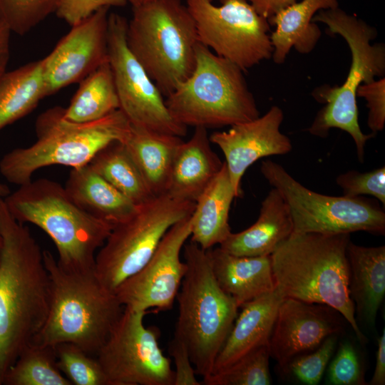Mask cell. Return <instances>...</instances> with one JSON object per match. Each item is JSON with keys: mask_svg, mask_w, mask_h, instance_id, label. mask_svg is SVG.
Returning <instances> with one entry per match:
<instances>
[{"mask_svg": "<svg viewBox=\"0 0 385 385\" xmlns=\"http://www.w3.org/2000/svg\"><path fill=\"white\" fill-rule=\"evenodd\" d=\"M337 7V0H301L270 18V25L275 26L270 34L274 62L284 63L292 47L301 54L312 51L322 36L312 21L314 16L319 10Z\"/></svg>", "mask_w": 385, "mask_h": 385, "instance_id": "cell-24", "label": "cell"}, {"mask_svg": "<svg viewBox=\"0 0 385 385\" xmlns=\"http://www.w3.org/2000/svg\"><path fill=\"white\" fill-rule=\"evenodd\" d=\"M186 0L199 42L244 72L272 58L270 25L247 0Z\"/></svg>", "mask_w": 385, "mask_h": 385, "instance_id": "cell-12", "label": "cell"}, {"mask_svg": "<svg viewBox=\"0 0 385 385\" xmlns=\"http://www.w3.org/2000/svg\"><path fill=\"white\" fill-rule=\"evenodd\" d=\"M0 385L22 349L42 328L50 279L43 251L0 197Z\"/></svg>", "mask_w": 385, "mask_h": 385, "instance_id": "cell-1", "label": "cell"}, {"mask_svg": "<svg viewBox=\"0 0 385 385\" xmlns=\"http://www.w3.org/2000/svg\"><path fill=\"white\" fill-rule=\"evenodd\" d=\"M192 74L166 97L173 118L185 126L220 128L260 116L244 71L199 43Z\"/></svg>", "mask_w": 385, "mask_h": 385, "instance_id": "cell-9", "label": "cell"}, {"mask_svg": "<svg viewBox=\"0 0 385 385\" xmlns=\"http://www.w3.org/2000/svg\"><path fill=\"white\" fill-rule=\"evenodd\" d=\"M190 235L191 215L167 231L148 262L115 290L124 307L145 312L172 309L187 270L180 252Z\"/></svg>", "mask_w": 385, "mask_h": 385, "instance_id": "cell-15", "label": "cell"}, {"mask_svg": "<svg viewBox=\"0 0 385 385\" xmlns=\"http://www.w3.org/2000/svg\"><path fill=\"white\" fill-rule=\"evenodd\" d=\"M346 256L355 314L369 329L374 328L385 294V246L364 247L349 241Z\"/></svg>", "mask_w": 385, "mask_h": 385, "instance_id": "cell-23", "label": "cell"}, {"mask_svg": "<svg viewBox=\"0 0 385 385\" xmlns=\"http://www.w3.org/2000/svg\"><path fill=\"white\" fill-rule=\"evenodd\" d=\"M346 322L328 305L284 298L267 343L270 356L282 370L295 358L316 349L328 337L342 333Z\"/></svg>", "mask_w": 385, "mask_h": 385, "instance_id": "cell-17", "label": "cell"}, {"mask_svg": "<svg viewBox=\"0 0 385 385\" xmlns=\"http://www.w3.org/2000/svg\"><path fill=\"white\" fill-rule=\"evenodd\" d=\"M64 188L84 211L113 226L130 218L139 205L99 175L89 164L72 168Z\"/></svg>", "mask_w": 385, "mask_h": 385, "instance_id": "cell-25", "label": "cell"}, {"mask_svg": "<svg viewBox=\"0 0 385 385\" xmlns=\"http://www.w3.org/2000/svg\"><path fill=\"white\" fill-rule=\"evenodd\" d=\"M109 7H103L71 26L53 51L42 59L46 97L80 82L108 61Z\"/></svg>", "mask_w": 385, "mask_h": 385, "instance_id": "cell-16", "label": "cell"}, {"mask_svg": "<svg viewBox=\"0 0 385 385\" xmlns=\"http://www.w3.org/2000/svg\"><path fill=\"white\" fill-rule=\"evenodd\" d=\"M329 382L333 385L366 384L357 353L349 341L342 342L328 371Z\"/></svg>", "mask_w": 385, "mask_h": 385, "instance_id": "cell-37", "label": "cell"}, {"mask_svg": "<svg viewBox=\"0 0 385 385\" xmlns=\"http://www.w3.org/2000/svg\"><path fill=\"white\" fill-rule=\"evenodd\" d=\"M89 165L136 205L154 197L123 142L114 141L106 145L93 158Z\"/></svg>", "mask_w": 385, "mask_h": 385, "instance_id": "cell-30", "label": "cell"}, {"mask_svg": "<svg viewBox=\"0 0 385 385\" xmlns=\"http://www.w3.org/2000/svg\"><path fill=\"white\" fill-rule=\"evenodd\" d=\"M256 11L267 20L298 0H247Z\"/></svg>", "mask_w": 385, "mask_h": 385, "instance_id": "cell-41", "label": "cell"}, {"mask_svg": "<svg viewBox=\"0 0 385 385\" xmlns=\"http://www.w3.org/2000/svg\"><path fill=\"white\" fill-rule=\"evenodd\" d=\"M57 365L74 385H110L108 379L96 356L72 343L55 346Z\"/></svg>", "mask_w": 385, "mask_h": 385, "instance_id": "cell-33", "label": "cell"}, {"mask_svg": "<svg viewBox=\"0 0 385 385\" xmlns=\"http://www.w3.org/2000/svg\"><path fill=\"white\" fill-rule=\"evenodd\" d=\"M11 31L0 21V80L6 72L10 56V36Z\"/></svg>", "mask_w": 385, "mask_h": 385, "instance_id": "cell-43", "label": "cell"}, {"mask_svg": "<svg viewBox=\"0 0 385 385\" xmlns=\"http://www.w3.org/2000/svg\"><path fill=\"white\" fill-rule=\"evenodd\" d=\"M123 142L154 196L166 193L181 137L133 125Z\"/></svg>", "mask_w": 385, "mask_h": 385, "instance_id": "cell-27", "label": "cell"}, {"mask_svg": "<svg viewBox=\"0 0 385 385\" xmlns=\"http://www.w3.org/2000/svg\"><path fill=\"white\" fill-rule=\"evenodd\" d=\"M369 384L384 385L385 384V329L378 339L377 351L376 356V364L371 379Z\"/></svg>", "mask_w": 385, "mask_h": 385, "instance_id": "cell-42", "label": "cell"}, {"mask_svg": "<svg viewBox=\"0 0 385 385\" xmlns=\"http://www.w3.org/2000/svg\"><path fill=\"white\" fill-rule=\"evenodd\" d=\"M260 172L282 197L293 223L294 233L385 234V212L374 200L362 196H330L309 190L280 164L262 162Z\"/></svg>", "mask_w": 385, "mask_h": 385, "instance_id": "cell-11", "label": "cell"}, {"mask_svg": "<svg viewBox=\"0 0 385 385\" xmlns=\"http://www.w3.org/2000/svg\"><path fill=\"white\" fill-rule=\"evenodd\" d=\"M267 346H262L244 355L229 366L204 378L205 385H270Z\"/></svg>", "mask_w": 385, "mask_h": 385, "instance_id": "cell-32", "label": "cell"}, {"mask_svg": "<svg viewBox=\"0 0 385 385\" xmlns=\"http://www.w3.org/2000/svg\"><path fill=\"white\" fill-rule=\"evenodd\" d=\"M2 385H72L57 365L55 346L31 342L5 374Z\"/></svg>", "mask_w": 385, "mask_h": 385, "instance_id": "cell-31", "label": "cell"}, {"mask_svg": "<svg viewBox=\"0 0 385 385\" xmlns=\"http://www.w3.org/2000/svg\"><path fill=\"white\" fill-rule=\"evenodd\" d=\"M184 259L187 270L176 296L174 337L185 343L197 375L204 379L212 373L239 307L217 284L207 250L190 241L184 245Z\"/></svg>", "mask_w": 385, "mask_h": 385, "instance_id": "cell-7", "label": "cell"}, {"mask_svg": "<svg viewBox=\"0 0 385 385\" xmlns=\"http://www.w3.org/2000/svg\"><path fill=\"white\" fill-rule=\"evenodd\" d=\"M210 143L207 128L195 127L192 137L179 145L172 165L167 194L195 202L223 165Z\"/></svg>", "mask_w": 385, "mask_h": 385, "instance_id": "cell-19", "label": "cell"}, {"mask_svg": "<svg viewBox=\"0 0 385 385\" xmlns=\"http://www.w3.org/2000/svg\"><path fill=\"white\" fill-rule=\"evenodd\" d=\"M1 237H0V251H1Z\"/></svg>", "mask_w": 385, "mask_h": 385, "instance_id": "cell-46", "label": "cell"}, {"mask_svg": "<svg viewBox=\"0 0 385 385\" xmlns=\"http://www.w3.org/2000/svg\"><path fill=\"white\" fill-rule=\"evenodd\" d=\"M349 233H294L271 255L275 289L284 298L328 305L365 344L349 294Z\"/></svg>", "mask_w": 385, "mask_h": 385, "instance_id": "cell-2", "label": "cell"}, {"mask_svg": "<svg viewBox=\"0 0 385 385\" xmlns=\"http://www.w3.org/2000/svg\"><path fill=\"white\" fill-rule=\"evenodd\" d=\"M128 20L108 15V53L119 101V109L129 123L148 130L183 137L188 127L170 113L163 95L129 49Z\"/></svg>", "mask_w": 385, "mask_h": 385, "instance_id": "cell-13", "label": "cell"}, {"mask_svg": "<svg viewBox=\"0 0 385 385\" xmlns=\"http://www.w3.org/2000/svg\"><path fill=\"white\" fill-rule=\"evenodd\" d=\"M336 183L342 190L343 196L355 197L371 195L385 205V167L366 173L349 170L339 175Z\"/></svg>", "mask_w": 385, "mask_h": 385, "instance_id": "cell-36", "label": "cell"}, {"mask_svg": "<svg viewBox=\"0 0 385 385\" xmlns=\"http://www.w3.org/2000/svg\"><path fill=\"white\" fill-rule=\"evenodd\" d=\"M169 354L173 357L175 370L173 385H200L195 367L185 343L174 337L169 344Z\"/></svg>", "mask_w": 385, "mask_h": 385, "instance_id": "cell-40", "label": "cell"}, {"mask_svg": "<svg viewBox=\"0 0 385 385\" xmlns=\"http://www.w3.org/2000/svg\"><path fill=\"white\" fill-rule=\"evenodd\" d=\"M147 312L124 307L96 358L110 385H173L174 371L158 342V332L146 327Z\"/></svg>", "mask_w": 385, "mask_h": 385, "instance_id": "cell-14", "label": "cell"}, {"mask_svg": "<svg viewBox=\"0 0 385 385\" xmlns=\"http://www.w3.org/2000/svg\"><path fill=\"white\" fill-rule=\"evenodd\" d=\"M213 275L239 308L275 289L270 255L237 256L220 247L207 250Z\"/></svg>", "mask_w": 385, "mask_h": 385, "instance_id": "cell-22", "label": "cell"}, {"mask_svg": "<svg viewBox=\"0 0 385 385\" xmlns=\"http://www.w3.org/2000/svg\"><path fill=\"white\" fill-rule=\"evenodd\" d=\"M292 232L288 207L279 192L272 188L262 202L257 221L243 231L231 232L220 247L237 256L270 255Z\"/></svg>", "mask_w": 385, "mask_h": 385, "instance_id": "cell-20", "label": "cell"}, {"mask_svg": "<svg viewBox=\"0 0 385 385\" xmlns=\"http://www.w3.org/2000/svg\"><path fill=\"white\" fill-rule=\"evenodd\" d=\"M126 3V0H59L55 13L73 26L103 7L123 6Z\"/></svg>", "mask_w": 385, "mask_h": 385, "instance_id": "cell-39", "label": "cell"}, {"mask_svg": "<svg viewBox=\"0 0 385 385\" xmlns=\"http://www.w3.org/2000/svg\"><path fill=\"white\" fill-rule=\"evenodd\" d=\"M337 337V334L328 337L316 349L295 358L281 371L294 376L302 384H318L334 352Z\"/></svg>", "mask_w": 385, "mask_h": 385, "instance_id": "cell-35", "label": "cell"}, {"mask_svg": "<svg viewBox=\"0 0 385 385\" xmlns=\"http://www.w3.org/2000/svg\"><path fill=\"white\" fill-rule=\"evenodd\" d=\"M45 97L42 59L6 71L0 80V130L29 114Z\"/></svg>", "mask_w": 385, "mask_h": 385, "instance_id": "cell-28", "label": "cell"}, {"mask_svg": "<svg viewBox=\"0 0 385 385\" xmlns=\"http://www.w3.org/2000/svg\"><path fill=\"white\" fill-rule=\"evenodd\" d=\"M119 109L113 72L108 61L80 81L64 116L76 123L92 122Z\"/></svg>", "mask_w": 385, "mask_h": 385, "instance_id": "cell-29", "label": "cell"}, {"mask_svg": "<svg viewBox=\"0 0 385 385\" xmlns=\"http://www.w3.org/2000/svg\"><path fill=\"white\" fill-rule=\"evenodd\" d=\"M195 202L165 193L140 204L128 220L114 225L95 259V274L114 292L150 259L167 231L193 212Z\"/></svg>", "mask_w": 385, "mask_h": 385, "instance_id": "cell-10", "label": "cell"}, {"mask_svg": "<svg viewBox=\"0 0 385 385\" xmlns=\"http://www.w3.org/2000/svg\"><path fill=\"white\" fill-rule=\"evenodd\" d=\"M43 255L50 279L49 307L33 342L53 346L72 343L96 356L124 307L101 284L94 270H66L49 251H43Z\"/></svg>", "mask_w": 385, "mask_h": 385, "instance_id": "cell-3", "label": "cell"}, {"mask_svg": "<svg viewBox=\"0 0 385 385\" xmlns=\"http://www.w3.org/2000/svg\"><path fill=\"white\" fill-rule=\"evenodd\" d=\"M64 109L55 106L41 113L35 123L36 140L2 157L0 173L9 183H28L36 170L49 165H86L108 144L123 143L130 132V123L120 109L87 123L68 120Z\"/></svg>", "mask_w": 385, "mask_h": 385, "instance_id": "cell-6", "label": "cell"}, {"mask_svg": "<svg viewBox=\"0 0 385 385\" xmlns=\"http://www.w3.org/2000/svg\"><path fill=\"white\" fill-rule=\"evenodd\" d=\"M236 197L225 162L195 201L191 215V242L205 250L220 245L231 233L229 212Z\"/></svg>", "mask_w": 385, "mask_h": 385, "instance_id": "cell-26", "label": "cell"}, {"mask_svg": "<svg viewBox=\"0 0 385 385\" xmlns=\"http://www.w3.org/2000/svg\"><path fill=\"white\" fill-rule=\"evenodd\" d=\"M11 192L9 187L4 183H0V197H5Z\"/></svg>", "mask_w": 385, "mask_h": 385, "instance_id": "cell-44", "label": "cell"}, {"mask_svg": "<svg viewBox=\"0 0 385 385\" xmlns=\"http://www.w3.org/2000/svg\"><path fill=\"white\" fill-rule=\"evenodd\" d=\"M126 41L165 97L195 68L200 42L195 21L181 0H155L133 6Z\"/></svg>", "mask_w": 385, "mask_h": 385, "instance_id": "cell-8", "label": "cell"}, {"mask_svg": "<svg viewBox=\"0 0 385 385\" xmlns=\"http://www.w3.org/2000/svg\"><path fill=\"white\" fill-rule=\"evenodd\" d=\"M59 0H0V21L24 35L56 11Z\"/></svg>", "mask_w": 385, "mask_h": 385, "instance_id": "cell-34", "label": "cell"}, {"mask_svg": "<svg viewBox=\"0 0 385 385\" xmlns=\"http://www.w3.org/2000/svg\"><path fill=\"white\" fill-rule=\"evenodd\" d=\"M312 21L327 26V33L338 34L346 41L351 53V63L346 80L341 86L324 85L313 90L312 96L324 103L307 131L312 135L326 138L334 128L349 133L354 141L358 160L363 163L367 141L375 133L364 134L358 121L356 91L359 86L372 82L385 73V46L371 43L377 36L373 26L348 14L339 7L319 10Z\"/></svg>", "mask_w": 385, "mask_h": 385, "instance_id": "cell-5", "label": "cell"}, {"mask_svg": "<svg viewBox=\"0 0 385 385\" xmlns=\"http://www.w3.org/2000/svg\"><path fill=\"white\" fill-rule=\"evenodd\" d=\"M153 1L155 0H126V1L129 2L133 6H140Z\"/></svg>", "mask_w": 385, "mask_h": 385, "instance_id": "cell-45", "label": "cell"}, {"mask_svg": "<svg viewBox=\"0 0 385 385\" xmlns=\"http://www.w3.org/2000/svg\"><path fill=\"white\" fill-rule=\"evenodd\" d=\"M282 110L272 106L262 116L214 132L210 140L222 151L236 197L241 196V180L247 169L260 158L284 155L292 149L290 139L280 131Z\"/></svg>", "mask_w": 385, "mask_h": 385, "instance_id": "cell-18", "label": "cell"}, {"mask_svg": "<svg viewBox=\"0 0 385 385\" xmlns=\"http://www.w3.org/2000/svg\"><path fill=\"white\" fill-rule=\"evenodd\" d=\"M366 101L369 108L367 125L372 133L383 130L385 125V78L359 86L356 97Z\"/></svg>", "mask_w": 385, "mask_h": 385, "instance_id": "cell-38", "label": "cell"}, {"mask_svg": "<svg viewBox=\"0 0 385 385\" xmlns=\"http://www.w3.org/2000/svg\"><path fill=\"white\" fill-rule=\"evenodd\" d=\"M4 200L18 222L32 223L49 236L62 268L76 272L94 270L96 253L113 226L84 211L63 186L40 178L19 185Z\"/></svg>", "mask_w": 385, "mask_h": 385, "instance_id": "cell-4", "label": "cell"}, {"mask_svg": "<svg viewBox=\"0 0 385 385\" xmlns=\"http://www.w3.org/2000/svg\"><path fill=\"white\" fill-rule=\"evenodd\" d=\"M282 299L274 289L240 307L242 311L215 359L212 373L229 366L255 349L267 346Z\"/></svg>", "mask_w": 385, "mask_h": 385, "instance_id": "cell-21", "label": "cell"}]
</instances>
